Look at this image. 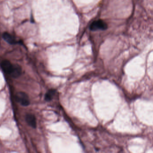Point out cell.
<instances>
[{"label": "cell", "instance_id": "3957f363", "mask_svg": "<svg viewBox=\"0 0 153 153\" xmlns=\"http://www.w3.org/2000/svg\"><path fill=\"white\" fill-rule=\"evenodd\" d=\"M22 69L21 67L17 64L13 65L11 71L10 75L12 77L18 78L22 74Z\"/></svg>", "mask_w": 153, "mask_h": 153}, {"label": "cell", "instance_id": "7a4b0ae2", "mask_svg": "<svg viewBox=\"0 0 153 153\" xmlns=\"http://www.w3.org/2000/svg\"><path fill=\"white\" fill-rule=\"evenodd\" d=\"M108 26L107 23L102 20H98L93 22L90 27L92 31H97L98 30H105L107 28Z\"/></svg>", "mask_w": 153, "mask_h": 153}, {"label": "cell", "instance_id": "8992f818", "mask_svg": "<svg viewBox=\"0 0 153 153\" xmlns=\"http://www.w3.org/2000/svg\"><path fill=\"white\" fill-rule=\"evenodd\" d=\"M2 37L3 39L10 45H15L19 43V42L17 41L13 36H12L11 34L7 32L3 33Z\"/></svg>", "mask_w": 153, "mask_h": 153}, {"label": "cell", "instance_id": "52a82bcc", "mask_svg": "<svg viewBox=\"0 0 153 153\" xmlns=\"http://www.w3.org/2000/svg\"><path fill=\"white\" fill-rule=\"evenodd\" d=\"M54 90H50L46 94L45 96V100L46 101H50L53 96L54 95Z\"/></svg>", "mask_w": 153, "mask_h": 153}, {"label": "cell", "instance_id": "5b68a950", "mask_svg": "<svg viewBox=\"0 0 153 153\" xmlns=\"http://www.w3.org/2000/svg\"><path fill=\"white\" fill-rule=\"evenodd\" d=\"M26 121L29 126L34 128L37 127V122L35 116L32 114H27L26 116Z\"/></svg>", "mask_w": 153, "mask_h": 153}, {"label": "cell", "instance_id": "277c9868", "mask_svg": "<svg viewBox=\"0 0 153 153\" xmlns=\"http://www.w3.org/2000/svg\"><path fill=\"white\" fill-rule=\"evenodd\" d=\"M1 66L3 71L6 73L10 75L12 68L13 65L9 61L7 60L3 61L1 64Z\"/></svg>", "mask_w": 153, "mask_h": 153}, {"label": "cell", "instance_id": "6da1fadb", "mask_svg": "<svg viewBox=\"0 0 153 153\" xmlns=\"http://www.w3.org/2000/svg\"><path fill=\"white\" fill-rule=\"evenodd\" d=\"M16 100L23 106H27L30 104V100L28 95L24 92H19L16 95Z\"/></svg>", "mask_w": 153, "mask_h": 153}]
</instances>
